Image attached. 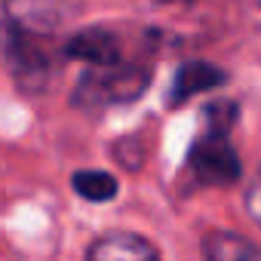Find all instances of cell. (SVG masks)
<instances>
[{
    "instance_id": "obj_7",
    "label": "cell",
    "mask_w": 261,
    "mask_h": 261,
    "mask_svg": "<svg viewBox=\"0 0 261 261\" xmlns=\"http://www.w3.org/2000/svg\"><path fill=\"white\" fill-rule=\"evenodd\" d=\"M7 22L49 34L62 22L59 0H7Z\"/></svg>"
},
{
    "instance_id": "obj_6",
    "label": "cell",
    "mask_w": 261,
    "mask_h": 261,
    "mask_svg": "<svg viewBox=\"0 0 261 261\" xmlns=\"http://www.w3.org/2000/svg\"><path fill=\"white\" fill-rule=\"evenodd\" d=\"M227 80V74L209 62H188L178 68L175 74V83H172V92H169V101L172 105H181L185 98L197 95V92H206V89H215Z\"/></svg>"
},
{
    "instance_id": "obj_1",
    "label": "cell",
    "mask_w": 261,
    "mask_h": 261,
    "mask_svg": "<svg viewBox=\"0 0 261 261\" xmlns=\"http://www.w3.org/2000/svg\"><path fill=\"white\" fill-rule=\"evenodd\" d=\"M151 80L148 68L139 65H92L80 80L71 95V105L80 111H105L114 105H126L145 92Z\"/></svg>"
},
{
    "instance_id": "obj_5",
    "label": "cell",
    "mask_w": 261,
    "mask_h": 261,
    "mask_svg": "<svg viewBox=\"0 0 261 261\" xmlns=\"http://www.w3.org/2000/svg\"><path fill=\"white\" fill-rule=\"evenodd\" d=\"M89 261H154L157 249L136 233H108L86 249Z\"/></svg>"
},
{
    "instance_id": "obj_4",
    "label": "cell",
    "mask_w": 261,
    "mask_h": 261,
    "mask_svg": "<svg viewBox=\"0 0 261 261\" xmlns=\"http://www.w3.org/2000/svg\"><path fill=\"white\" fill-rule=\"evenodd\" d=\"M65 56L86 62V65H114L120 62V46L117 37L101 31V28H83L65 43Z\"/></svg>"
},
{
    "instance_id": "obj_9",
    "label": "cell",
    "mask_w": 261,
    "mask_h": 261,
    "mask_svg": "<svg viewBox=\"0 0 261 261\" xmlns=\"http://www.w3.org/2000/svg\"><path fill=\"white\" fill-rule=\"evenodd\" d=\"M71 188L83 200H92V203H105V200L117 197V178L111 172H101V169H80V172H74L71 175Z\"/></svg>"
},
{
    "instance_id": "obj_8",
    "label": "cell",
    "mask_w": 261,
    "mask_h": 261,
    "mask_svg": "<svg viewBox=\"0 0 261 261\" xmlns=\"http://www.w3.org/2000/svg\"><path fill=\"white\" fill-rule=\"evenodd\" d=\"M203 255L209 261H246V258H258V246L249 243L246 237L240 233H230V230H215L203 240Z\"/></svg>"
},
{
    "instance_id": "obj_2",
    "label": "cell",
    "mask_w": 261,
    "mask_h": 261,
    "mask_svg": "<svg viewBox=\"0 0 261 261\" xmlns=\"http://www.w3.org/2000/svg\"><path fill=\"white\" fill-rule=\"evenodd\" d=\"M7 65L25 92L46 89L59 74V59L46 43V34L7 22Z\"/></svg>"
},
{
    "instance_id": "obj_3",
    "label": "cell",
    "mask_w": 261,
    "mask_h": 261,
    "mask_svg": "<svg viewBox=\"0 0 261 261\" xmlns=\"http://www.w3.org/2000/svg\"><path fill=\"white\" fill-rule=\"evenodd\" d=\"M188 169L200 185H230L240 178V157L227 142L224 129H209L188 154Z\"/></svg>"
}]
</instances>
